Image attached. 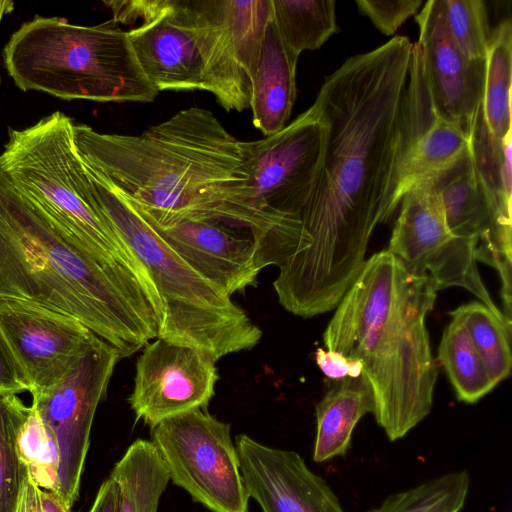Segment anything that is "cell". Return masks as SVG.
Instances as JSON below:
<instances>
[{
    "instance_id": "obj_37",
    "label": "cell",
    "mask_w": 512,
    "mask_h": 512,
    "mask_svg": "<svg viewBox=\"0 0 512 512\" xmlns=\"http://www.w3.org/2000/svg\"><path fill=\"white\" fill-rule=\"evenodd\" d=\"M89 512H119L118 487L111 477L100 486Z\"/></svg>"
},
{
    "instance_id": "obj_18",
    "label": "cell",
    "mask_w": 512,
    "mask_h": 512,
    "mask_svg": "<svg viewBox=\"0 0 512 512\" xmlns=\"http://www.w3.org/2000/svg\"><path fill=\"white\" fill-rule=\"evenodd\" d=\"M512 130L495 138L485 122L482 106L469 138V150L479 184L492 217L493 264L499 276L511 271L512 261Z\"/></svg>"
},
{
    "instance_id": "obj_13",
    "label": "cell",
    "mask_w": 512,
    "mask_h": 512,
    "mask_svg": "<svg viewBox=\"0 0 512 512\" xmlns=\"http://www.w3.org/2000/svg\"><path fill=\"white\" fill-rule=\"evenodd\" d=\"M415 20L418 45L433 108L469 139L482 106L486 61L468 59L447 27L444 0H429Z\"/></svg>"
},
{
    "instance_id": "obj_38",
    "label": "cell",
    "mask_w": 512,
    "mask_h": 512,
    "mask_svg": "<svg viewBox=\"0 0 512 512\" xmlns=\"http://www.w3.org/2000/svg\"><path fill=\"white\" fill-rule=\"evenodd\" d=\"M40 502L42 512H70V508L54 492L40 489Z\"/></svg>"
},
{
    "instance_id": "obj_28",
    "label": "cell",
    "mask_w": 512,
    "mask_h": 512,
    "mask_svg": "<svg viewBox=\"0 0 512 512\" xmlns=\"http://www.w3.org/2000/svg\"><path fill=\"white\" fill-rule=\"evenodd\" d=\"M30 406L14 393L0 392V512H14L26 472L17 450Z\"/></svg>"
},
{
    "instance_id": "obj_26",
    "label": "cell",
    "mask_w": 512,
    "mask_h": 512,
    "mask_svg": "<svg viewBox=\"0 0 512 512\" xmlns=\"http://www.w3.org/2000/svg\"><path fill=\"white\" fill-rule=\"evenodd\" d=\"M438 359L461 402L476 403L496 387L466 329L455 319L444 329Z\"/></svg>"
},
{
    "instance_id": "obj_35",
    "label": "cell",
    "mask_w": 512,
    "mask_h": 512,
    "mask_svg": "<svg viewBox=\"0 0 512 512\" xmlns=\"http://www.w3.org/2000/svg\"><path fill=\"white\" fill-rule=\"evenodd\" d=\"M30 389L26 377L0 340V392L18 394L24 391L30 392Z\"/></svg>"
},
{
    "instance_id": "obj_3",
    "label": "cell",
    "mask_w": 512,
    "mask_h": 512,
    "mask_svg": "<svg viewBox=\"0 0 512 512\" xmlns=\"http://www.w3.org/2000/svg\"><path fill=\"white\" fill-rule=\"evenodd\" d=\"M0 304L72 318L131 356L156 339L163 309L28 200L0 165Z\"/></svg>"
},
{
    "instance_id": "obj_19",
    "label": "cell",
    "mask_w": 512,
    "mask_h": 512,
    "mask_svg": "<svg viewBox=\"0 0 512 512\" xmlns=\"http://www.w3.org/2000/svg\"><path fill=\"white\" fill-rule=\"evenodd\" d=\"M201 54L206 91L227 111L249 107L251 83L221 26L212 0H180Z\"/></svg>"
},
{
    "instance_id": "obj_11",
    "label": "cell",
    "mask_w": 512,
    "mask_h": 512,
    "mask_svg": "<svg viewBox=\"0 0 512 512\" xmlns=\"http://www.w3.org/2000/svg\"><path fill=\"white\" fill-rule=\"evenodd\" d=\"M324 138V124L311 106L280 131L244 141L248 186L259 212L300 219L315 184Z\"/></svg>"
},
{
    "instance_id": "obj_6",
    "label": "cell",
    "mask_w": 512,
    "mask_h": 512,
    "mask_svg": "<svg viewBox=\"0 0 512 512\" xmlns=\"http://www.w3.org/2000/svg\"><path fill=\"white\" fill-rule=\"evenodd\" d=\"M4 66L22 91L64 100L152 102L159 94L142 71L127 31L36 15L3 48Z\"/></svg>"
},
{
    "instance_id": "obj_32",
    "label": "cell",
    "mask_w": 512,
    "mask_h": 512,
    "mask_svg": "<svg viewBox=\"0 0 512 512\" xmlns=\"http://www.w3.org/2000/svg\"><path fill=\"white\" fill-rule=\"evenodd\" d=\"M355 4L384 35H394L399 27L415 15L422 0H356Z\"/></svg>"
},
{
    "instance_id": "obj_14",
    "label": "cell",
    "mask_w": 512,
    "mask_h": 512,
    "mask_svg": "<svg viewBox=\"0 0 512 512\" xmlns=\"http://www.w3.org/2000/svg\"><path fill=\"white\" fill-rule=\"evenodd\" d=\"M97 338L72 318L0 304V340L30 391L56 384Z\"/></svg>"
},
{
    "instance_id": "obj_20",
    "label": "cell",
    "mask_w": 512,
    "mask_h": 512,
    "mask_svg": "<svg viewBox=\"0 0 512 512\" xmlns=\"http://www.w3.org/2000/svg\"><path fill=\"white\" fill-rule=\"evenodd\" d=\"M298 58L283 41L272 18L251 79L249 103L253 125L265 137L283 129L291 116L296 99Z\"/></svg>"
},
{
    "instance_id": "obj_16",
    "label": "cell",
    "mask_w": 512,
    "mask_h": 512,
    "mask_svg": "<svg viewBox=\"0 0 512 512\" xmlns=\"http://www.w3.org/2000/svg\"><path fill=\"white\" fill-rule=\"evenodd\" d=\"M127 33L142 71L158 92L206 91L201 54L180 0H162L154 14Z\"/></svg>"
},
{
    "instance_id": "obj_31",
    "label": "cell",
    "mask_w": 512,
    "mask_h": 512,
    "mask_svg": "<svg viewBox=\"0 0 512 512\" xmlns=\"http://www.w3.org/2000/svg\"><path fill=\"white\" fill-rule=\"evenodd\" d=\"M450 35L470 60L486 61L491 31L482 0H444Z\"/></svg>"
},
{
    "instance_id": "obj_9",
    "label": "cell",
    "mask_w": 512,
    "mask_h": 512,
    "mask_svg": "<svg viewBox=\"0 0 512 512\" xmlns=\"http://www.w3.org/2000/svg\"><path fill=\"white\" fill-rule=\"evenodd\" d=\"M399 204L400 213L387 250L409 272L428 275L437 291L453 286L465 288L511 330V324L494 303L480 277L477 245L449 230L434 178L413 184Z\"/></svg>"
},
{
    "instance_id": "obj_17",
    "label": "cell",
    "mask_w": 512,
    "mask_h": 512,
    "mask_svg": "<svg viewBox=\"0 0 512 512\" xmlns=\"http://www.w3.org/2000/svg\"><path fill=\"white\" fill-rule=\"evenodd\" d=\"M148 221L183 260L228 295L256 286L261 269L249 235L209 221L185 220L166 226Z\"/></svg>"
},
{
    "instance_id": "obj_34",
    "label": "cell",
    "mask_w": 512,
    "mask_h": 512,
    "mask_svg": "<svg viewBox=\"0 0 512 512\" xmlns=\"http://www.w3.org/2000/svg\"><path fill=\"white\" fill-rule=\"evenodd\" d=\"M315 356L318 367L330 380L358 377L362 374L359 361L349 360L339 352L318 348Z\"/></svg>"
},
{
    "instance_id": "obj_5",
    "label": "cell",
    "mask_w": 512,
    "mask_h": 512,
    "mask_svg": "<svg viewBox=\"0 0 512 512\" xmlns=\"http://www.w3.org/2000/svg\"><path fill=\"white\" fill-rule=\"evenodd\" d=\"M84 165L102 212L146 269L161 299L157 338L201 350L215 361L257 345L261 329L231 296L195 271L129 199Z\"/></svg>"
},
{
    "instance_id": "obj_2",
    "label": "cell",
    "mask_w": 512,
    "mask_h": 512,
    "mask_svg": "<svg viewBox=\"0 0 512 512\" xmlns=\"http://www.w3.org/2000/svg\"><path fill=\"white\" fill-rule=\"evenodd\" d=\"M72 135L81 159L157 225L201 220L244 228L260 258L294 226L256 209L244 141L207 109L181 110L140 135L100 133L85 124H73Z\"/></svg>"
},
{
    "instance_id": "obj_8",
    "label": "cell",
    "mask_w": 512,
    "mask_h": 512,
    "mask_svg": "<svg viewBox=\"0 0 512 512\" xmlns=\"http://www.w3.org/2000/svg\"><path fill=\"white\" fill-rule=\"evenodd\" d=\"M172 482L212 512H248L245 488L230 424L204 409L167 418L151 428Z\"/></svg>"
},
{
    "instance_id": "obj_39",
    "label": "cell",
    "mask_w": 512,
    "mask_h": 512,
    "mask_svg": "<svg viewBox=\"0 0 512 512\" xmlns=\"http://www.w3.org/2000/svg\"><path fill=\"white\" fill-rule=\"evenodd\" d=\"M14 7V3L9 0H0V24L3 17L10 13Z\"/></svg>"
},
{
    "instance_id": "obj_29",
    "label": "cell",
    "mask_w": 512,
    "mask_h": 512,
    "mask_svg": "<svg viewBox=\"0 0 512 512\" xmlns=\"http://www.w3.org/2000/svg\"><path fill=\"white\" fill-rule=\"evenodd\" d=\"M468 489V472H450L391 494L379 507L368 512H460Z\"/></svg>"
},
{
    "instance_id": "obj_10",
    "label": "cell",
    "mask_w": 512,
    "mask_h": 512,
    "mask_svg": "<svg viewBox=\"0 0 512 512\" xmlns=\"http://www.w3.org/2000/svg\"><path fill=\"white\" fill-rule=\"evenodd\" d=\"M120 359L119 351L98 337L56 384L30 391L31 406L58 446V495L70 509L79 496L94 415Z\"/></svg>"
},
{
    "instance_id": "obj_7",
    "label": "cell",
    "mask_w": 512,
    "mask_h": 512,
    "mask_svg": "<svg viewBox=\"0 0 512 512\" xmlns=\"http://www.w3.org/2000/svg\"><path fill=\"white\" fill-rule=\"evenodd\" d=\"M73 124L56 111L27 128L9 129L0 165L14 186L47 217L136 278L162 305L148 272L117 235L95 198L74 146Z\"/></svg>"
},
{
    "instance_id": "obj_36",
    "label": "cell",
    "mask_w": 512,
    "mask_h": 512,
    "mask_svg": "<svg viewBox=\"0 0 512 512\" xmlns=\"http://www.w3.org/2000/svg\"><path fill=\"white\" fill-rule=\"evenodd\" d=\"M14 512H42L40 488L31 480L27 470L22 480Z\"/></svg>"
},
{
    "instance_id": "obj_22",
    "label": "cell",
    "mask_w": 512,
    "mask_h": 512,
    "mask_svg": "<svg viewBox=\"0 0 512 512\" xmlns=\"http://www.w3.org/2000/svg\"><path fill=\"white\" fill-rule=\"evenodd\" d=\"M374 408L373 391L363 373L331 380L329 389L316 405L313 460L324 462L345 456L355 426L365 414H373Z\"/></svg>"
},
{
    "instance_id": "obj_21",
    "label": "cell",
    "mask_w": 512,
    "mask_h": 512,
    "mask_svg": "<svg viewBox=\"0 0 512 512\" xmlns=\"http://www.w3.org/2000/svg\"><path fill=\"white\" fill-rule=\"evenodd\" d=\"M432 177L451 233L476 244V260L492 266V217L475 174L470 150L455 164Z\"/></svg>"
},
{
    "instance_id": "obj_25",
    "label": "cell",
    "mask_w": 512,
    "mask_h": 512,
    "mask_svg": "<svg viewBox=\"0 0 512 512\" xmlns=\"http://www.w3.org/2000/svg\"><path fill=\"white\" fill-rule=\"evenodd\" d=\"M334 0H272L273 21L296 55L319 49L338 32Z\"/></svg>"
},
{
    "instance_id": "obj_33",
    "label": "cell",
    "mask_w": 512,
    "mask_h": 512,
    "mask_svg": "<svg viewBox=\"0 0 512 512\" xmlns=\"http://www.w3.org/2000/svg\"><path fill=\"white\" fill-rule=\"evenodd\" d=\"M162 0H121L104 1L112 12V21L125 25L141 22L154 14L161 5Z\"/></svg>"
},
{
    "instance_id": "obj_12",
    "label": "cell",
    "mask_w": 512,
    "mask_h": 512,
    "mask_svg": "<svg viewBox=\"0 0 512 512\" xmlns=\"http://www.w3.org/2000/svg\"><path fill=\"white\" fill-rule=\"evenodd\" d=\"M215 362L192 347L160 338L148 342L137 359L128 398L136 419L153 428L167 418L205 409L219 379Z\"/></svg>"
},
{
    "instance_id": "obj_4",
    "label": "cell",
    "mask_w": 512,
    "mask_h": 512,
    "mask_svg": "<svg viewBox=\"0 0 512 512\" xmlns=\"http://www.w3.org/2000/svg\"><path fill=\"white\" fill-rule=\"evenodd\" d=\"M436 296L428 275L409 272L386 249L365 261L323 333L327 350L361 363L373 415L390 441L404 437L432 408L438 372L426 316Z\"/></svg>"
},
{
    "instance_id": "obj_27",
    "label": "cell",
    "mask_w": 512,
    "mask_h": 512,
    "mask_svg": "<svg viewBox=\"0 0 512 512\" xmlns=\"http://www.w3.org/2000/svg\"><path fill=\"white\" fill-rule=\"evenodd\" d=\"M466 329L493 383L497 386L511 373V330L480 301L463 304L449 312Z\"/></svg>"
},
{
    "instance_id": "obj_1",
    "label": "cell",
    "mask_w": 512,
    "mask_h": 512,
    "mask_svg": "<svg viewBox=\"0 0 512 512\" xmlns=\"http://www.w3.org/2000/svg\"><path fill=\"white\" fill-rule=\"evenodd\" d=\"M407 37L349 57L312 105L325 128L300 220L308 247L279 267L282 307L309 318L333 310L359 275L375 227L394 213L412 51Z\"/></svg>"
},
{
    "instance_id": "obj_15",
    "label": "cell",
    "mask_w": 512,
    "mask_h": 512,
    "mask_svg": "<svg viewBox=\"0 0 512 512\" xmlns=\"http://www.w3.org/2000/svg\"><path fill=\"white\" fill-rule=\"evenodd\" d=\"M235 447L245 488L263 512H344L329 485L297 452L246 434L237 436Z\"/></svg>"
},
{
    "instance_id": "obj_30",
    "label": "cell",
    "mask_w": 512,
    "mask_h": 512,
    "mask_svg": "<svg viewBox=\"0 0 512 512\" xmlns=\"http://www.w3.org/2000/svg\"><path fill=\"white\" fill-rule=\"evenodd\" d=\"M17 450L35 485L58 494L59 449L53 434L32 406L20 431Z\"/></svg>"
},
{
    "instance_id": "obj_23",
    "label": "cell",
    "mask_w": 512,
    "mask_h": 512,
    "mask_svg": "<svg viewBox=\"0 0 512 512\" xmlns=\"http://www.w3.org/2000/svg\"><path fill=\"white\" fill-rule=\"evenodd\" d=\"M110 477L119 492V512H157L170 480L151 441L137 439L114 466Z\"/></svg>"
},
{
    "instance_id": "obj_24",
    "label": "cell",
    "mask_w": 512,
    "mask_h": 512,
    "mask_svg": "<svg viewBox=\"0 0 512 512\" xmlns=\"http://www.w3.org/2000/svg\"><path fill=\"white\" fill-rule=\"evenodd\" d=\"M512 23L503 20L491 32L486 56L482 111L490 133L502 139L512 130Z\"/></svg>"
}]
</instances>
